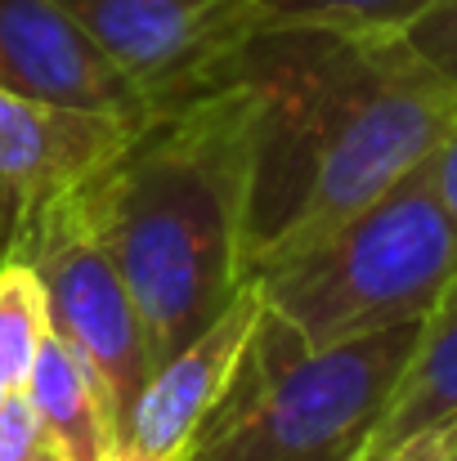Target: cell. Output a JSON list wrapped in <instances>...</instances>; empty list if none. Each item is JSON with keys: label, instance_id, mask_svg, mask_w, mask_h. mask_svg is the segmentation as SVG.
<instances>
[{"label": "cell", "instance_id": "obj_16", "mask_svg": "<svg viewBox=\"0 0 457 461\" xmlns=\"http://www.w3.org/2000/svg\"><path fill=\"white\" fill-rule=\"evenodd\" d=\"M453 448H457V417H449V421H440V426H431V430H422L413 439H399V444H390L381 453H368L363 461H449Z\"/></svg>", "mask_w": 457, "mask_h": 461}, {"label": "cell", "instance_id": "obj_2", "mask_svg": "<svg viewBox=\"0 0 457 461\" xmlns=\"http://www.w3.org/2000/svg\"><path fill=\"white\" fill-rule=\"evenodd\" d=\"M247 179L251 95L238 81H215L152 113L81 184V202L140 305L152 367L197 340L251 283Z\"/></svg>", "mask_w": 457, "mask_h": 461}, {"label": "cell", "instance_id": "obj_19", "mask_svg": "<svg viewBox=\"0 0 457 461\" xmlns=\"http://www.w3.org/2000/svg\"><path fill=\"white\" fill-rule=\"evenodd\" d=\"M9 394H14V385H9V381H5V372H0V403H5Z\"/></svg>", "mask_w": 457, "mask_h": 461}, {"label": "cell", "instance_id": "obj_17", "mask_svg": "<svg viewBox=\"0 0 457 461\" xmlns=\"http://www.w3.org/2000/svg\"><path fill=\"white\" fill-rule=\"evenodd\" d=\"M426 170H431V184H435L440 202L449 206V215L457 220V122L449 126V135L440 140V149L426 157Z\"/></svg>", "mask_w": 457, "mask_h": 461}, {"label": "cell", "instance_id": "obj_11", "mask_svg": "<svg viewBox=\"0 0 457 461\" xmlns=\"http://www.w3.org/2000/svg\"><path fill=\"white\" fill-rule=\"evenodd\" d=\"M449 417H457V278L440 296V305L426 313L417 354H413V363L399 381V394H395L368 453L413 439Z\"/></svg>", "mask_w": 457, "mask_h": 461}, {"label": "cell", "instance_id": "obj_4", "mask_svg": "<svg viewBox=\"0 0 457 461\" xmlns=\"http://www.w3.org/2000/svg\"><path fill=\"white\" fill-rule=\"evenodd\" d=\"M457 278V220L426 161L309 251L260 274L265 305L309 349L422 322Z\"/></svg>", "mask_w": 457, "mask_h": 461}, {"label": "cell", "instance_id": "obj_14", "mask_svg": "<svg viewBox=\"0 0 457 461\" xmlns=\"http://www.w3.org/2000/svg\"><path fill=\"white\" fill-rule=\"evenodd\" d=\"M404 36H408V45L457 90V0H435Z\"/></svg>", "mask_w": 457, "mask_h": 461}, {"label": "cell", "instance_id": "obj_9", "mask_svg": "<svg viewBox=\"0 0 457 461\" xmlns=\"http://www.w3.org/2000/svg\"><path fill=\"white\" fill-rule=\"evenodd\" d=\"M135 131L108 117L45 108L0 81V229L14 256L45 206L81 188Z\"/></svg>", "mask_w": 457, "mask_h": 461}, {"label": "cell", "instance_id": "obj_3", "mask_svg": "<svg viewBox=\"0 0 457 461\" xmlns=\"http://www.w3.org/2000/svg\"><path fill=\"white\" fill-rule=\"evenodd\" d=\"M422 322L309 349L265 305L238 381L188 461H363L417 354Z\"/></svg>", "mask_w": 457, "mask_h": 461}, {"label": "cell", "instance_id": "obj_18", "mask_svg": "<svg viewBox=\"0 0 457 461\" xmlns=\"http://www.w3.org/2000/svg\"><path fill=\"white\" fill-rule=\"evenodd\" d=\"M9 256H14V247H9V233H5V229H0V265H5V260H9Z\"/></svg>", "mask_w": 457, "mask_h": 461}, {"label": "cell", "instance_id": "obj_5", "mask_svg": "<svg viewBox=\"0 0 457 461\" xmlns=\"http://www.w3.org/2000/svg\"><path fill=\"white\" fill-rule=\"evenodd\" d=\"M18 256L36 269V278L45 287L50 331L90 363V372L99 376V385L113 399L117 426L126 430L131 408L152 376L149 340H144L140 305H135L117 260L108 256V247L81 202V188H72L54 206H45V215L23 238Z\"/></svg>", "mask_w": 457, "mask_h": 461}, {"label": "cell", "instance_id": "obj_15", "mask_svg": "<svg viewBox=\"0 0 457 461\" xmlns=\"http://www.w3.org/2000/svg\"><path fill=\"white\" fill-rule=\"evenodd\" d=\"M18 457H59L45 421L36 417L32 399L23 390H14L0 403V461H18Z\"/></svg>", "mask_w": 457, "mask_h": 461}, {"label": "cell", "instance_id": "obj_7", "mask_svg": "<svg viewBox=\"0 0 457 461\" xmlns=\"http://www.w3.org/2000/svg\"><path fill=\"white\" fill-rule=\"evenodd\" d=\"M0 81L59 113L144 126L152 104L59 0H0Z\"/></svg>", "mask_w": 457, "mask_h": 461}, {"label": "cell", "instance_id": "obj_13", "mask_svg": "<svg viewBox=\"0 0 457 461\" xmlns=\"http://www.w3.org/2000/svg\"><path fill=\"white\" fill-rule=\"evenodd\" d=\"M260 23H309L336 32H408L435 0H256Z\"/></svg>", "mask_w": 457, "mask_h": 461}, {"label": "cell", "instance_id": "obj_8", "mask_svg": "<svg viewBox=\"0 0 457 461\" xmlns=\"http://www.w3.org/2000/svg\"><path fill=\"white\" fill-rule=\"evenodd\" d=\"M265 318V287L251 278L197 340L157 363L122 430V461H188L206 421L238 381L251 336Z\"/></svg>", "mask_w": 457, "mask_h": 461}, {"label": "cell", "instance_id": "obj_20", "mask_svg": "<svg viewBox=\"0 0 457 461\" xmlns=\"http://www.w3.org/2000/svg\"><path fill=\"white\" fill-rule=\"evenodd\" d=\"M18 461H63V457H18Z\"/></svg>", "mask_w": 457, "mask_h": 461}, {"label": "cell", "instance_id": "obj_1", "mask_svg": "<svg viewBox=\"0 0 457 461\" xmlns=\"http://www.w3.org/2000/svg\"><path fill=\"white\" fill-rule=\"evenodd\" d=\"M215 81L251 95V278L395 188L457 122V90L404 32L260 23Z\"/></svg>", "mask_w": 457, "mask_h": 461}, {"label": "cell", "instance_id": "obj_10", "mask_svg": "<svg viewBox=\"0 0 457 461\" xmlns=\"http://www.w3.org/2000/svg\"><path fill=\"white\" fill-rule=\"evenodd\" d=\"M23 394L32 399L63 461H122V426L113 417L108 390L99 385L90 363L54 331L45 336Z\"/></svg>", "mask_w": 457, "mask_h": 461}, {"label": "cell", "instance_id": "obj_6", "mask_svg": "<svg viewBox=\"0 0 457 461\" xmlns=\"http://www.w3.org/2000/svg\"><path fill=\"white\" fill-rule=\"evenodd\" d=\"M140 86L152 113L215 86L220 63L260 27L256 0H59Z\"/></svg>", "mask_w": 457, "mask_h": 461}, {"label": "cell", "instance_id": "obj_21", "mask_svg": "<svg viewBox=\"0 0 457 461\" xmlns=\"http://www.w3.org/2000/svg\"><path fill=\"white\" fill-rule=\"evenodd\" d=\"M449 461H457V448H453V457H449Z\"/></svg>", "mask_w": 457, "mask_h": 461}, {"label": "cell", "instance_id": "obj_12", "mask_svg": "<svg viewBox=\"0 0 457 461\" xmlns=\"http://www.w3.org/2000/svg\"><path fill=\"white\" fill-rule=\"evenodd\" d=\"M45 336H50L45 287L23 256H9L0 265V372L14 390H23Z\"/></svg>", "mask_w": 457, "mask_h": 461}]
</instances>
